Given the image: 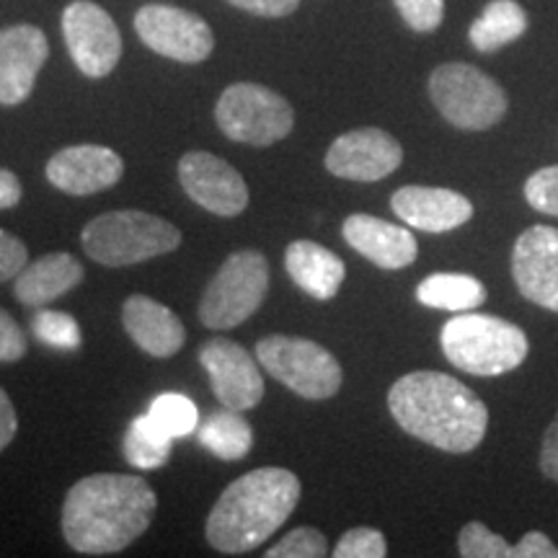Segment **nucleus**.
I'll return each instance as SVG.
<instances>
[{"instance_id": "b1692460", "label": "nucleus", "mask_w": 558, "mask_h": 558, "mask_svg": "<svg viewBox=\"0 0 558 558\" xmlns=\"http://www.w3.org/2000/svg\"><path fill=\"white\" fill-rule=\"evenodd\" d=\"M416 300L427 308L469 313L486 303V288L471 275H456V271H439L422 279L416 288Z\"/></svg>"}, {"instance_id": "ea45409f", "label": "nucleus", "mask_w": 558, "mask_h": 558, "mask_svg": "<svg viewBox=\"0 0 558 558\" xmlns=\"http://www.w3.org/2000/svg\"><path fill=\"white\" fill-rule=\"evenodd\" d=\"M21 202V181L13 171L0 169V209H11Z\"/></svg>"}, {"instance_id": "2f4dec72", "label": "nucleus", "mask_w": 558, "mask_h": 558, "mask_svg": "<svg viewBox=\"0 0 558 558\" xmlns=\"http://www.w3.org/2000/svg\"><path fill=\"white\" fill-rule=\"evenodd\" d=\"M525 199L538 213L558 218V166H546L525 181Z\"/></svg>"}, {"instance_id": "aec40b11", "label": "nucleus", "mask_w": 558, "mask_h": 558, "mask_svg": "<svg viewBox=\"0 0 558 558\" xmlns=\"http://www.w3.org/2000/svg\"><path fill=\"white\" fill-rule=\"evenodd\" d=\"M122 324L130 339L150 357L169 360L184 347L186 331L177 313L148 295L128 298L122 308Z\"/></svg>"}, {"instance_id": "cd10ccee", "label": "nucleus", "mask_w": 558, "mask_h": 558, "mask_svg": "<svg viewBox=\"0 0 558 558\" xmlns=\"http://www.w3.org/2000/svg\"><path fill=\"white\" fill-rule=\"evenodd\" d=\"M32 331L41 344L54 349H78L81 347V326L70 313L62 311H39L32 318Z\"/></svg>"}, {"instance_id": "bb28decb", "label": "nucleus", "mask_w": 558, "mask_h": 558, "mask_svg": "<svg viewBox=\"0 0 558 558\" xmlns=\"http://www.w3.org/2000/svg\"><path fill=\"white\" fill-rule=\"evenodd\" d=\"M148 414L153 416V422L173 439L192 435L199 424L197 407H194L192 399H186V396L181 393H160L158 399L150 403Z\"/></svg>"}, {"instance_id": "423d86ee", "label": "nucleus", "mask_w": 558, "mask_h": 558, "mask_svg": "<svg viewBox=\"0 0 558 558\" xmlns=\"http://www.w3.org/2000/svg\"><path fill=\"white\" fill-rule=\"evenodd\" d=\"M439 114L458 130H488L505 120L507 94L492 75L469 62H445L429 78Z\"/></svg>"}, {"instance_id": "393cba45", "label": "nucleus", "mask_w": 558, "mask_h": 558, "mask_svg": "<svg viewBox=\"0 0 558 558\" xmlns=\"http://www.w3.org/2000/svg\"><path fill=\"white\" fill-rule=\"evenodd\" d=\"M199 445L213 452L215 458L228 460H243L251 452V445H254V432H251V424L243 418L241 411L226 409L209 414L205 422L199 424Z\"/></svg>"}, {"instance_id": "4c0bfd02", "label": "nucleus", "mask_w": 558, "mask_h": 558, "mask_svg": "<svg viewBox=\"0 0 558 558\" xmlns=\"http://www.w3.org/2000/svg\"><path fill=\"white\" fill-rule=\"evenodd\" d=\"M541 471L543 476L558 481V416L550 424L546 437H543V450H541Z\"/></svg>"}, {"instance_id": "2eb2a0df", "label": "nucleus", "mask_w": 558, "mask_h": 558, "mask_svg": "<svg viewBox=\"0 0 558 558\" xmlns=\"http://www.w3.org/2000/svg\"><path fill=\"white\" fill-rule=\"evenodd\" d=\"M512 277L522 298L558 313V228L533 226L512 248Z\"/></svg>"}, {"instance_id": "c756f323", "label": "nucleus", "mask_w": 558, "mask_h": 558, "mask_svg": "<svg viewBox=\"0 0 558 558\" xmlns=\"http://www.w3.org/2000/svg\"><path fill=\"white\" fill-rule=\"evenodd\" d=\"M329 554V543L316 527H298L284 535L275 548L267 550V558H320Z\"/></svg>"}, {"instance_id": "20e7f679", "label": "nucleus", "mask_w": 558, "mask_h": 558, "mask_svg": "<svg viewBox=\"0 0 558 558\" xmlns=\"http://www.w3.org/2000/svg\"><path fill=\"white\" fill-rule=\"evenodd\" d=\"M439 344L452 365L478 378L512 373L530 352V341L520 326L473 311L450 318L439 331Z\"/></svg>"}, {"instance_id": "5701e85b", "label": "nucleus", "mask_w": 558, "mask_h": 558, "mask_svg": "<svg viewBox=\"0 0 558 558\" xmlns=\"http://www.w3.org/2000/svg\"><path fill=\"white\" fill-rule=\"evenodd\" d=\"M527 32V13L518 0H492L469 29L478 52H497Z\"/></svg>"}, {"instance_id": "f3484780", "label": "nucleus", "mask_w": 558, "mask_h": 558, "mask_svg": "<svg viewBox=\"0 0 558 558\" xmlns=\"http://www.w3.org/2000/svg\"><path fill=\"white\" fill-rule=\"evenodd\" d=\"M122 158L104 145H70V148L54 153L47 163L50 184L73 197L109 190L122 179Z\"/></svg>"}, {"instance_id": "f8f14e48", "label": "nucleus", "mask_w": 558, "mask_h": 558, "mask_svg": "<svg viewBox=\"0 0 558 558\" xmlns=\"http://www.w3.org/2000/svg\"><path fill=\"white\" fill-rule=\"evenodd\" d=\"M179 181L199 207L220 218H235L248 207V186L241 173L207 150H192L179 160Z\"/></svg>"}, {"instance_id": "c85d7f7f", "label": "nucleus", "mask_w": 558, "mask_h": 558, "mask_svg": "<svg viewBox=\"0 0 558 558\" xmlns=\"http://www.w3.org/2000/svg\"><path fill=\"white\" fill-rule=\"evenodd\" d=\"M458 550L465 558H512V546L484 522H469L460 530Z\"/></svg>"}, {"instance_id": "a878e982", "label": "nucleus", "mask_w": 558, "mask_h": 558, "mask_svg": "<svg viewBox=\"0 0 558 558\" xmlns=\"http://www.w3.org/2000/svg\"><path fill=\"white\" fill-rule=\"evenodd\" d=\"M171 442L173 437L166 435V432L153 422L150 414H143L130 424L128 432H124L122 452L130 465L143 471H153L160 469V465L171 458Z\"/></svg>"}, {"instance_id": "4be33fe9", "label": "nucleus", "mask_w": 558, "mask_h": 558, "mask_svg": "<svg viewBox=\"0 0 558 558\" xmlns=\"http://www.w3.org/2000/svg\"><path fill=\"white\" fill-rule=\"evenodd\" d=\"M83 282V267L75 256L58 251V254L39 256L29 262L13 282V292L24 305H47L78 288Z\"/></svg>"}, {"instance_id": "0eeeda50", "label": "nucleus", "mask_w": 558, "mask_h": 558, "mask_svg": "<svg viewBox=\"0 0 558 558\" xmlns=\"http://www.w3.org/2000/svg\"><path fill=\"white\" fill-rule=\"evenodd\" d=\"M269 290V264L259 251H235L207 284L199 320L213 331L241 326L262 308Z\"/></svg>"}, {"instance_id": "39448f33", "label": "nucleus", "mask_w": 558, "mask_h": 558, "mask_svg": "<svg viewBox=\"0 0 558 558\" xmlns=\"http://www.w3.org/2000/svg\"><path fill=\"white\" fill-rule=\"evenodd\" d=\"M83 248L104 267H130L171 254L179 248L181 233L169 220L143 209L104 213L83 228Z\"/></svg>"}, {"instance_id": "f03ea898", "label": "nucleus", "mask_w": 558, "mask_h": 558, "mask_svg": "<svg viewBox=\"0 0 558 558\" xmlns=\"http://www.w3.org/2000/svg\"><path fill=\"white\" fill-rule=\"evenodd\" d=\"M388 409L403 432L437 450L471 452L486 437V403L465 383L435 369H416L396 380Z\"/></svg>"}, {"instance_id": "f704fd0d", "label": "nucleus", "mask_w": 558, "mask_h": 558, "mask_svg": "<svg viewBox=\"0 0 558 558\" xmlns=\"http://www.w3.org/2000/svg\"><path fill=\"white\" fill-rule=\"evenodd\" d=\"M29 349L26 333L9 311L0 308V362H19Z\"/></svg>"}, {"instance_id": "1a4fd4ad", "label": "nucleus", "mask_w": 558, "mask_h": 558, "mask_svg": "<svg viewBox=\"0 0 558 558\" xmlns=\"http://www.w3.org/2000/svg\"><path fill=\"white\" fill-rule=\"evenodd\" d=\"M215 120L222 135L235 143L267 148L284 140L295 124V111L277 90L259 83H233L222 90Z\"/></svg>"}, {"instance_id": "ddd939ff", "label": "nucleus", "mask_w": 558, "mask_h": 558, "mask_svg": "<svg viewBox=\"0 0 558 558\" xmlns=\"http://www.w3.org/2000/svg\"><path fill=\"white\" fill-rule=\"evenodd\" d=\"M207 369L215 399L226 409L248 411L264 399V380L259 362L230 339H209L199 352Z\"/></svg>"}, {"instance_id": "72a5a7b5", "label": "nucleus", "mask_w": 558, "mask_h": 558, "mask_svg": "<svg viewBox=\"0 0 558 558\" xmlns=\"http://www.w3.org/2000/svg\"><path fill=\"white\" fill-rule=\"evenodd\" d=\"M26 264H29V248H26V243L9 233V230H0V282L16 279Z\"/></svg>"}, {"instance_id": "a211bd4d", "label": "nucleus", "mask_w": 558, "mask_h": 558, "mask_svg": "<svg viewBox=\"0 0 558 558\" xmlns=\"http://www.w3.org/2000/svg\"><path fill=\"white\" fill-rule=\"evenodd\" d=\"M390 207L407 226L424 233H448L473 218L469 197L439 186H401L390 197Z\"/></svg>"}, {"instance_id": "412c9836", "label": "nucleus", "mask_w": 558, "mask_h": 558, "mask_svg": "<svg viewBox=\"0 0 558 558\" xmlns=\"http://www.w3.org/2000/svg\"><path fill=\"white\" fill-rule=\"evenodd\" d=\"M284 267L292 282L316 300L337 298L347 277L344 262L333 251L313 241H295L284 251Z\"/></svg>"}, {"instance_id": "f257e3e1", "label": "nucleus", "mask_w": 558, "mask_h": 558, "mask_svg": "<svg viewBox=\"0 0 558 558\" xmlns=\"http://www.w3.org/2000/svg\"><path fill=\"white\" fill-rule=\"evenodd\" d=\"M156 507V492L145 478L94 473L68 492L62 535L78 554H120L150 527Z\"/></svg>"}, {"instance_id": "c9c22d12", "label": "nucleus", "mask_w": 558, "mask_h": 558, "mask_svg": "<svg viewBox=\"0 0 558 558\" xmlns=\"http://www.w3.org/2000/svg\"><path fill=\"white\" fill-rule=\"evenodd\" d=\"M228 3L241 11L254 13V16L282 19V16H290V13L298 9L300 0H228Z\"/></svg>"}, {"instance_id": "6e6552de", "label": "nucleus", "mask_w": 558, "mask_h": 558, "mask_svg": "<svg viewBox=\"0 0 558 558\" xmlns=\"http://www.w3.org/2000/svg\"><path fill=\"white\" fill-rule=\"evenodd\" d=\"M256 357L271 378L308 401L331 399L344 380L337 357L311 339L271 333L256 341Z\"/></svg>"}, {"instance_id": "4468645a", "label": "nucleus", "mask_w": 558, "mask_h": 558, "mask_svg": "<svg viewBox=\"0 0 558 558\" xmlns=\"http://www.w3.org/2000/svg\"><path fill=\"white\" fill-rule=\"evenodd\" d=\"M401 160L399 140L386 130L362 128L333 140L326 153V169L349 181H380L399 169Z\"/></svg>"}, {"instance_id": "9b49d317", "label": "nucleus", "mask_w": 558, "mask_h": 558, "mask_svg": "<svg viewBox=\"0 0 558 558\" xmlns=\"http://www.w3.org/2000/svg\"><path fill=\"white\" fill-rule=\"evenodd\" d=\"M135 29L153 52L179 62L207 60L215 47L207 21L177 5H143L135 16Z\"/></svg>"}, {"instance_id": "7ed1b4c3", "label": "nucleus", "mask_w": 558, "mask_h": 558, "mask_svg": "<svg viewBox=\"0 0 558 558\" xmlns=\"http://www.w3.org/2000/svg\"><path fill=\"white\" fill-rule=\"evenodd\" d=\"M300 501V478L284 469H256L235 478L207 518V541L220 554H248L288 522Z\"/></svg>"}, {"instance_id": "58836bf2", "label": "nucleus", "mask_w": 558, "mask_h": 558, "mask_svg": "<svg viewBox=\"0 0 558 558\" xmlns=\"http://www.w3.org/2000/svg\"><path fill=\"white\" fill-rule=\"evenodd\" d=\"M16 432H19L16 409H13L9 393L0 388V452H3L13 442Z\"/></svg>"}, {"instance_id": "473e14b6", "label": "nucleus", "mask_w": 558, "mask_h": 558, "mask_svg": "<svg viewBox=\"0 0 558 558\" xmlns=\"http://www.w3.org/2000/svg\"><path fill=\"white\" fill-rule=\"evenodd\" d=\"M393 3L407 26L418 34L437 32L445 19V0H393Z\"/></svg>"}, {"instance_id": "9d476101", "label": "nucleus", "mask_w": 558, "mask_h": 558, "mask_svg": "<svg viewBox=\"0 0 558 558\" xmlns=\"http://www.w3.org/2000/svg\"><path fill=\"white\" fill-rule=\"evenodd\" d=\"M62 37L75 65L88 78H104L122 58V37L114 19L90 0H73L62 11Z\"/></svg>"}, {"instance_id": "e433bc0d", "label": "nucleus", "mask_w": 558, "mask_h": 558, "mask_svg": "<svg viewBox=\"0 0 558 558\" xmlns=\"http://www.w3.org/2000/svg\"><path fill=\"white\" fill-rule=\"evenodd\" d=\"M512 558H558V548L548 535L533 530V533L522 535L518 546H512Z\"/></svg>"}, {"instance_id": "7c9ffc66", "label": "nucleus", "mask_w": 558, "mask_h": 558, "mask_svg": "<svg viewBox=\"0 0 558 558\" xmlns=\"http://www.w3.org/2000/svg\"><path fill=\"white\" fill-rule=\"evenodd\" d=\"M331 554L337 558H383L388 554V543L380 530L354 527L341 535Z\"/></svg>"}, {"instance_id": "6ab92c4d", "label": "nucleus", "mask_w": 558, "mask_h": 558, "mask_svg": "<svg viewBox=\"0 0 558 558\" xmlns=\"http://www.w3.org/2000/svg\"><path fill=\"white\" fill-rule=\"evenodd\" d=\"M344 241L357 254L365 256L380 269H403L414 264L418 246L409 228L373 218V215H349L344 220Z\"/></svg>"}, {"instance_id": "dca6fc26", "label": "nucleus", "mask_w": 558, "mask_h": 558, "mask_svg": "<svg viewBox=\"0 0 558 558\" xmlns=\"http://www.w3.org/2000/svg\"><path fill=\"white\" fill-rule=\"evenodd\" d=\"M47 58H50V41L39 26L19 24L0 32V104L3 107H16L29 99Z\"/></svg>"}]
</instances>
